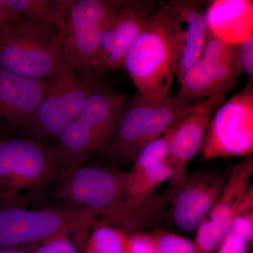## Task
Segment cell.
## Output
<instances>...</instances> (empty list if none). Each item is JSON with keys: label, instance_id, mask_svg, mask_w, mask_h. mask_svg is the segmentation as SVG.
I'll list each match as a JSON object with an SVG mask.
<instances>
[{"label": "cell", "instance_id": "4", "mask_svg": "<svg viewBox=\"0 0 253 253\" xmlns=\"http://www.w3.org/2000/svg\"><path fill=\"white\" fill-rule=\"evenodd\" d=\"M64 30L20 18L0 30V69L44 80L66 62Z\"/></svg>", "mask_w": 253, "mask_h": 253}, {"label": "cell", "instance_id": "13", "mask_svg": "<svg viewBox=\"0 0 253 253\" xmlns=\"http://www.w3.org/2000/svg\"><path fill=\"white\" fill-rule=\"evenodd\" d=\"M202 1L172 0L162 4L175 49L178 81L201 56L208 26Z\"/></svg>", "mask_w": 253, "mask_h": 253}, {"label": "cell", "instance_id": "6", "mask_svg": "<svg viewBox=\"0 0 253 253\" xmlns=\"http://www.w3.org/2000/svg\"><path fill=\"white\" fill-rule=\"evenodd\" d=\"M198 102V99L180 94L157 101H145L136 96L125 107L107 144L108 154L115 159L134 160L145 145L176 126Z\"/></svg>", "mask_w": 253, "mask_h": 253}, {"label": "cell", "instance_id": "22", "mask_svg": "<svg viewBox=\"0 0 253 253\" xmlns=\"http://www.w3.org/2000/svg\"><path fill=\"white\" fill-rule=\"evenodd\" d=\"M129 234L117 226H96L86 240L83 253H126Z\"/></svg>", "mask_w": 253, "mask_h": 253}, {"label": "cell", "instance_id": "9", "mask_svg": "<svg viewBox=\"0 0 253 253\" xmlns=\"http://www.w3.org/2000/svg\"><path fill=\"white\" fill-rule=\"evenodd\" d=\"M253 151V83L219 106L202 148L203 159L250 157Z\"/></svg>", "mask_w": 253, "mask_h": 253}, {"label": "cell", "instance_id": "5", "mask_svg": "<svg viewBox=\"0 0 253 253\" xmlns=\"http://www.w3.org/2000/svg\"><path fill=\"white\" fill-rule=\"evenodd\" d=\"M126 106L123 95L98 89L91 92L51 149L63 171L82 166L93 152L109 142Z\"/></svg>", "mask_w": 253, "mask_h": 253}, {"label": "cell", "instance_id": "18", "mask_svg": "<svg viewBox=\"0 0 253 253\" xmlns=\"http://www.w3.org/2000/svg\"><path fill=\"white\" fill-rule=\"evenodd\" d=\"M205 16L208 31L228 44H239L253 36V1H210Z\"/></svg>", "mask_w": 253, "mask_h": 253}, {"label": "cell", "instance_id": "17", "mask_svg": "<svg viewBox=\"0 0 253 253\" xmlns=\"http://www.w3.org/2000/svg\"><path fill=\"white\" fill-rule=\"evenodd\" d=\"M46 80L25 77L0 69V118L27 126L41 103Z\"/></svg>", "mask_w": 253, "mask_h": 253}, {"label": "cell", "instance_id": "16", "mask_svg": "<svg viewBox=\"0 0 253 253\" xmlns=\"http://www.w3.org/2000/svg\"><path fill=\"white\" fill-rule=\"evenodd\" d=\"M241 73L236 60L201 56L179 80V94L198 100L224 96L236 85Z\"/></svg>", "mask_w": 253, "mask_h": 253}, {"label": "cell", "instance_id": "8", "mask_svg": "<svg viewBox=\"0 0 253 253\" xmlns=\"http://www.w3.org/2000/svg\"><path fill=\"white\" fill-rule=\"evenodd\" d=\"M122 1H70L65 19L63 54L83 81L94 83L95 63L105 25Z\"/></svg>", "mask_w": 253, "mask_h": 253}, {"label": "cell", "instance_id": "29", "mask_svg": "<svg viewBox=\"0 0 253 253\" xmlns=\"http://www.w3.org/2000/svg\"><path fill=\"white\" fill-rule=\"evenodd\" d=\"M0 253H33L31 247H0Z\"/></svg>", "mask_w": 253, "mask_h": 253}, {"label": "cell", "instance_id": "20", "mask_svg": "<svg viewBox=\"0 0 253 253\" xmlns=\"http://www.w3.org/2000/svg\"><path fill=\"white\" fill-rule=\"evenodd\" d=\"M173 175V168L168 160L136 172H124L125 190L131 201L148 199L151 193Z\"/></svg>", "mask_w": 253, "mask_h": 253}, {"label": "cell", "instance_id": "3", "mask_svg": "<svg viewBox=\"0 0 253 253\" xmlns=\"http://www.w3.org/2000/svg\"><path fill=\"white\" fill-rule=\"evenodd\" d=\"M62 172L52 149L24 138L0 139V207H24Z\"/></svg>", "mask_w": 253, "mask_h": 253}, {"label": "cell", "instance_id": "21", "mask_svg": "<svg viewBox=\"0 0 253 253\" xmlns=\"http://www.w3.org/2000/svg\"><path fill=\"white\" fill-rule=\"evenodd\" d=\"M253 189H250L217 253H247L253 236Z\"/></svg>", "mask_w": 253, "mask_h": 253}, {"label": "cell", "instance_id": "19", "mask_svg": "<svg viewBox=\"0 0 253 253\" xmlns=\"http://www.w3.org/2000/svg\"><path fill=\"white\" fill-rule=\"evenodd\" d=\"M18 17L52 25L64 30L70 1L63 0H4Z\"/></svg>", "mask_w": 253, "mask_h": 253}, {"label": "cell", "instance_id": "26", "mask_svg": "<svg viewBox=\"0 0 253 253\" xmlns=\"http://www.w3.org/2000/svg\"><path fill=\"white\" fill-rule=\"evenodd\" d=\"M234 45L236 64L241 73L247 75L251 79L253 76V36Z\"/></svg>", "mask_w": 253, "mask_h": 253}, {"label": "cell", "instance_id": "25", "mask_svg": "<svg viewBox=\"0 0 253 253\" xmlns=\"http://www.w3.org/2000/svg\"><path fill=\"white\" fill-rule=\"evenodd\" d=\"M69 234H58L32 246L33 253H78L77 245Z\"/></svg>", "mask_w": 253, "mask_h": 253}, {"label": "cell", "instance_id": "15", "mask_svg": "<svg viewBox=\"0 0 253 253\" xmlns=\"http://www.w3.org/2000/svg\"><path fill=\"white\" fill-rule=\"evenodd\" d=\"M225 181L215 172L201 170L176 186L173 219L185 231L196 229L219 198Z\"/></svg>", "mask_w": 253, "mask_h": 253}, {"label": "cell", "instance_id": "11", "mask_svg": "<svg viewBox=\"0 0 253 253\" xmlns=\"http://www.w3.org/2000/svg\"><path fill=\"white\" fill-rule=\"evenodd\" d=\"M253 172V161L250 157L233 168L215 204L196 228V253H211L220 246L251 188Z\"/></svg>", "mask_w": 253, "mask_h": 253}, {"label": "cell", "instance_id": "12", "mask_svg": "<svg viewBox=\"0 0 253 253\" xmlns=\"http://www.w3.org/2000/svg\"><path fill=\"white\" fill-rule=\"evenodd\" d=\"M158 8L151 1H122L105 25L95 63L96 73L123 66L136 36L151 21Z\"/></svg>", "mask_w": 253, "mask_h": 253}, {"label": "cell", "instance_id": "28", "mask_svg": "<svg viewBox=\"0 0 253 253\" xmlns=\"http://www.w3.org/2000/svg\"><path fill=\"white\" fill-rule=\"evenodd\" d=\"M19 18L16 13L5 4L4 0H0V30L9 26Z\"/></svg>", "mask_w": 253, "mask_h": 253}, {"label": "cell", "instance_id": "1", "mask_svg": "<svg viewBox=\"0 0 253 253\" xmlns=\"http://www.w3.org/2000/svg\"><path fill=\"white\" fill-rule=\"evenodd\" d=\"M53 195L73 209L98 211L107 222L132 225L140 223L146 211V201L126 198L124 172L94 166H79L63 171Z\"/></svg>", "mask_w": 253, "mask_h": 253}, {"label": "cell", "instance_id": "14", "mask_svg": "<svg viewBox=\"0 0 253 253\" xmlns=\"http://www.w3.org/2000/svg\"><path fill=\"white\" fill-rule=\"evenodd\" d=\"M224 101V96L201 100L176 126L168 158L173 168L174 187L186 179L188 163L202 148L212 116Z\"/></svg>", "mask_w": 253, "mask_h": 253}, {"label": "cell", "instance_id": "2", "mask_svg": "<svg viewBox=\"0 0 253 253\" xmlns=\"http://www.w3.org/2000/svg\"><path fill=\"white\" fill-rule=\"evenodd\" d=\"M123 66L141 99L157 101L169 96L173 78L176 76V59L162 4L131 42Z\"/></svg>", "mask_w": 253, "mask_h": 253}, {"label": "cell", "instance_id": "24", "mask_svg": "<svg viewBox=\"0 0 253 253\" xmlns=\"http://www.w3.org/2000/svg\"><path fill=\"white\" fill-rule=\"evenodd\" d=\"M156 253H196L195 244L175 234L158 232L152 234Z\"/></svg>", "mask_w": 253, "mask_h": 253}, {"label": "cell", "instance_id": "27", "mask_svg": "<svg viewBox=\"0 0 253 253\" xmlns=\"http://www.w3.org/2000/svg\"><path fill=\"white\" fill-rule=\"evenodd\" d=\"M126 253H156L152 234L141 232L129 234Z\"/></svg>", "mask_w": 253, "mask_h": 253}, {"label": "cell", "instance_id": "10", "mask_svg": "<svg viewBox=\"0 0 253 253\" xmlns=\"http://www.w3.org/2000/svg\"><path fill=\"white\" fill-rule=\"evenodd\" d=\"M45 80V92L27 126L38 137L53 139L76 118L96 87L66 61Z\"/></svg>", "mask_w": 253, "mask_h": 253}, {"label": "cell", "instance_id": "7", "mask_svg": "<svg viewBox=\"0 0 253 253\" xmlns=\"http://www.w3.org/2000/svg\"><path fill=\"white\" fill-rule=\"evenodd\" d=\"M99 217L101 213L91 209L0 207V247H31L58 234L96 225Z\"/></svg>", "mask_w": 253, "mask_h": 253}, {"label": "cell", "instance_id": "23", "mask_svg": "<svg viewBox=\"0 0 253 253\" xmlns=\"http://www.w3.org/2000/svg\"><path fill=\"white\" fill-rule=\"evenodd\" d=\"M176 126L166 134L145 145L134 158L130 172H139L146 168L167 161Z\"/></svg>", "mask_w": 253, "mask_h": 253}]
</instances>
